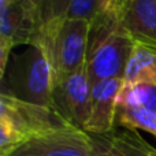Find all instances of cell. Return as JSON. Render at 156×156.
Wrapping results in <instances>:
<instances>
[{
  "label": "cell",
  "mask_w": 156,
  "mask_h": 156,
  "mask_svg": "<svg viewBox=\"0 0 156 156\" xmlns=\"http://www.w3.org/2000/svg\"><path fill=\"white\" fill-rule=\"evenodd\" d=\"M136 41L121 26L115 8L90 22L86 70L92 85L108 78H125Z\"/></svg>",
  "instance_id": "obj_1"
},
{
  "label": "cell",
  "mask_w": 156,
  "mask_h": 156,
  "mask_svg": "<svg viewBox=\"0 0 156 156\" xmlns=\"http://www.w3.org/2000/svg\"><path fill=\"white\" fill-rule=\"evenodd\" d=\"M54 82V69L47 52L40 47H29L22 54H11L2 78V92L52 110Z\"/></svg>",
  "instance_id": "obj_2"
},
{
  "label": "cell",
  "mask_w": 156,
  "mask_h": 156,
  "mask_svg": "<svg viewBox=\"0 0 156 156\" xmlns=\"http://www.w3.org/2000/svg\"><path fill=\"white\" fill-rule=\"evenodd\" d=\"M69 125L54 110L0 92V156L48 130Z\"/></svg>",
  "instance_id": "obj_3"
},
{
  "label": "cell",
  "mask_w": 156,
  "mask_h": 156,
  "mask_svg": "<svg viewBox=\"0 0 156 156\" xmlns=\"http://www.w3.org/2000/svg\"><path fill=\"white\" fill-rule=\"evenodd\" d=\"M90 23L83 19H66L45 52L51 60L55 78L81 70L86 65Z\"/></svg>",
  "instance_id": "obj_4"
},
{
  "label": "cell",
  "mask_w": 156,
  "mask_h": 156,
  "mask_svg": "<svg viewBox=\"0 0 156 156\" xmlns=\"http://www.w3.org/2000/svg\"><path fill=\"white\" fill-rule=\"evenodd\" d=\"M92 86L86 66L76 73L56 77L52 89V110L66 123L83 130L90 115Z\"/></svg>",
  "instance_id": "obj_5"
},
{
  "label": "cell",
  "mask_w": 156,
  "mask_h": 156,
  "mask_svg": "<svg viewBox=\"0 0 156 156\" xmlns=\"http://www.w3.org/2000/svg\"><path fill=\"white\" fill-rule=\"evenodd\" d=\"M89 133L70 125L48 130L2 156H90Z\"/></svg>",
  "instance_id": "obj_6"
},
{
  "label": "cell",
  "mask_w": 156,
  "mask_h": 156,
  "mask_svg": "<svg viewBox=\"0 0 156 156\" xmlns=\"http://www.w3.org/2000/svg\"><path fill=\"white\" fill-rule=\"evenodd\" d=\"M114 8L133 40L156 51V0H115Z\"/></svg>",
  "instance_id": "obj_7"
},
{
  "label": "cell",
  "mask_w": 156,
  "mask_h": 156,
  "mask_svg": "<svg viewBox=\"0 0 156 156\" xmlns=\"http://www.w3.org/2000/svg\"><path fill=\"white\" fill-rule=\"evenodd\" d=\"M37 45V37L29 26L22 0L0 8V80L4 77L12 49L16 45Z\"/></svg>",
  "instance_id": "obj_8"
},
{
  "label": "cell",
  "mask_w": 156,
  "mask_h": 156,
  "mask_svg": "<svg viewBox=\"0 0 156 156\" xmlns=\"http://www.w3.org/2000/svg\"><path fill=\"white\" fill-rule=\"evenodd\" d=\"M123 83L122 78H108L93 83L90 115L83 129L86 133L101 134L115 129L116 100Z\"/></svg>",
  "instance_id": "obj_9"
},
{
  "label": "cell",
  "mask_w": 156,
  "mask_h": 156,
  "mask_svg": "<svg viewBox=\"0 0 156 156\" xmlns=\"http://www.w3.org/2000/svg\"><path fill=\"white\" fill-rule=\"evenodd\" d=\"M90 156H154L156 148L140 136L138 130L115 127L101 134H90Z\"/></svg>",
  "instance_id": "obj_10"
},
{
  "label": "cell",
  "mask_w": 156,
  "mask_h": 156,
  "mask_svg": "<svg viewBox=\"0 0 156 156\" xmlns=\"http://www.w3.org/2000/svg\"><path fill=\"white\" fill-rule=\"evenodd\" d=\"M71 2L73 0H43L38 16V47L44 51L60 25L67 19Z\"/></svg>",
  "instance_id": "obj_11"
},
{
  "label": "cell",
  "mask_w": 156,
  "mask_h": 156,
  "mask_svg": "<svg viewBox=\"0 0 156 156\" xmlns=\"http://www.w3.org/2000/svg\"><path fill=\"white\" fill-rule=\"evenodd\" d=\"M125 82H143L156 86V51L136 43L125 74Z\"/></svg>",
  "instance_id": "obj_12"
},
{
  "label": "cell",
  "mask_w": 156,
  "mask_h": 156,
  "mask_svg": "<svg viewBox=\"0 0 156 156\" xmlns=\"http://www.w3.org/2000/svg\"><path fill=\"white\" fill-rule=\"evenodd\" d=\"M116 105L156 112V86L143 82H125L119 92Z\"/></svg>",
  "instance_id": "obj_13"
},
{
  "label": "cell",
  "mask_w": 156,
  "mask_h": 156,
  "mask_svg": "<svg viewBox=\"0 0 156 156\" xmlns=\"http://www.w3.org/2000/svg\"><path fill=\"white\" fill-rule=\"evenodd\" d=\"M115 0H73L67 19H83L90 23L92 21L112 8Z\"/></svg>",
  "instance_id": "obj_14"
},
{
  "label": "cell",
  "mask_w": 156,
  "mask_h": 156,
  "mask_svg": "<svg viewBox=\"0 0 156 156\" xmlns=\"http://www.w3.org/2000/svg\"><path fill=\"white\" fill-rule=\"evenodd\" d=\"M41 4H43V0H22L27 23L33 29V32L36 33V37H37V45L36 47H38V16H40Z\"/></svg>",
  "instance_id": "obj_15"
},
{
  "label": "cell",
  "mask_w": 156,
  "mask_h": 156,
  "mask_svg": "<svg viewBox=\"0 0 156 156\" xmlns=\"http://www.w3.org/2000/svg\"><path fill=\"white\" fill-rule=\"evenodd\" d=\"M15 2H18V0H0V8H4V7H7V5L12 4V3H15Z\"/></svg>",
  "instance_id": "obj_16"
},
{
  "label": "cell",
  "mask_w": 156,
  "mask_h": 156,
  "mask_svg": "<svg viewBox=\"0 0 156 156\" xmlns=\"http://www.w3.org/2000/svg\"><path fill=\"white\" fill-rule=\"evenodd\" d=\"M154 156H156V151H155V154H154Z\"/></svg>",
  "instance_id": "obj_17"
},
{
  "label": "cell",
  "mask_w": 156,
  "mask_h": 156,
  "mask_svg": "<svg viewBox=\"0 0 156 156\" xmlns=\"http://www.w3.org/2000/svg\"><path fill=\"white\" fill-rule=\"evenodd\" d=\"M155 137H156V134H155Z\"/></svg>",
  "instance_id": "obj_18"
}]
</instances>
